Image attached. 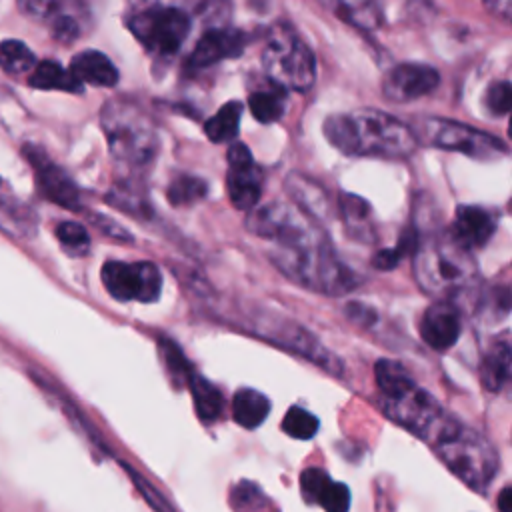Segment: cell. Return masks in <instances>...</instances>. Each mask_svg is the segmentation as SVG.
<instances>
[{"mask_svg": "<svg viewBox=\"0 0 512 512\" xmlns=\"http://www.w3.org/2000/svg\"><path fill=\"white\" fill-rule=\"evenodd\" d=\"M0 232L16 240H32L38 232V216L28 204L0 196Z\"/></svg>", "mask_w": 512, "mask_h": 512, "instance_id": "cell-21", "label": "cell"}, {"mask_svg": "<svg viewBox=\"0 0 512 512\" xmlns=\"http://www.w3.org/2000/svg\"><path fill=\"white\" fill-rule=\"evenodd\" d=\"M106 200H108L110 204H114L118 210L130 212V214L140 216V218H148V216L152 214L146 196H144L142 192L134 190V188L128 186V184L110 190V194L106 196Z\"/></svg>", "mask_w": 512, "mask_h": 512, "instance_id": "cell-34", "label": "cell"}, {"mask_svg": "<svg viewBox=\"0 0 512 512\" xmlns=\"http://www.w3.org/2000/svg\"><path fill=\"white\" fill-rule=\"evenodd\" d=\"M498 508L500 512H512V488L504 486L498 494Z\"/></svg>", "mask_w": 512, "mask_h": 512, "instance_id": "cell-46", "label": "cell"}, {"mask_svg": "<svg viewBox=\"0 0 512 512\" xmlns=\"http://www.w3.org/2000/svg\"><path fill=\"white\" fill-rule=\"evenodd\" d=\"M486 8H490L496 16L508 20L512 16V4L508 0H498V2H486Z\"/></svg>", "mask_w": 512, "mask_h": 512, "instance_id": "cell-45", "label": "cell"}, {"mask_svg": "<svg viewBox=\"0 0 512 512\" xmlns=\"http://www.w3.org/2000/svg\"><path fill=\"white\" fill-rule=\"evenodd\" d=\"M344 314L350 322L362 326V328H368V326H374L376 320H378V314L372 306L368 304H362V302H350L346 304L344 308Z\"/></svg>", "mask_w": 512, "mask_h": 512, "instance_id": "cell-42", "label": "cell"}, {"mask_svg": "<svg viewBox=\"0 0 512 512\" xmlns=\"http://www.w3.org/2000/svg\"><path fill=\"white\" fill-rule=\"evenodd\" d=\"M440 82L436 68L420 62H402L390 68L382 80V94L390 102H412L430 94Z\"/></svg>", "mask_w": 512, "mask_h": 512, "instance_id": "cell-15", "label": "cell"}, {"mask_svg": "<svg viewBox=\"0 0 512 512\" xmlns=\"http://www.w3.org/2000/svg\"><path fill=\"white\" fill-rule=\"evenodd\" d=\"M480 382L490 392H500L510 378V342L508 338L496 340L484 354L478 370Z\"/></svg>", "mask_w": 512, "mask_h": 512, "instance_id": "cell-23", "label": "cell"}, {"mask_svg": "<svg viewBox=\"0 0 512 512\" xmlns=\"http://www.w3.org/2000/svg\"><path fill=\"white\" fill-rule=\"evenodd\" d=\"M56 238L68 252L74 254H84L90 246L88 230L78 222H60L56 226Z\"/></svg>", "mask_w": 512, "mask_h": 512, "instance_id": "cell-37", "label": "cell"}, {"mask_svg": "<svg viewBox=\"0 0 512 512\" xmlns=\"http://www.w3.org/2000/svg\"><path fill=\"white\" fill-rule=\"evenodd\" d=\"M270 262L292 282L328 296H342L362 282V278L338 258L330 238L294 248L274 246Z\"/></svg>", "mask_w": 512, "mask_h": 512, "instance_id": "cell-2", "label": "cell"}, {"mask_svg": "<svg viewBox=\"0 0 512 512\" xmlns=\"http://www.w3.org/2000/svg\"><path fill=\"white\" fill-rule=\"evenodd\" d=\"M68 72L80 84H92L100 88H110L118 82V68L112 60L98 50H82L72 56Z\"/></svg>", "mask_w": 512, "mask_h": 512, "instance_id": "cell-20", "label": "cell"}, {"mask_svg": "<svg viewBox=\"0 0 512 512\" xmlns=\"http://www.w3.org/2000/svg\"><path fill=\"white\" fill-rule=\"evenodd\" d=\"M380 398L382 410L390 420L416 434L418 438L426 440L428 444L450 418V414L442 410L438 400L416 382H410L398 392Z\"/></svg>", "mask_w": 512, "mask_h": 512, "instance_id": "cell-10", "label": "cell"}, {"mask_svg": "<svg viewBox=\"0 0 512 512\" xmlns=\"http://www.w3.org/2000/svg\"><path fill=\"white\" fill-rule=\"evenodd\" d=\"M416 244H418V236L414 232H404L402 240L394 248H386V250L376 252V256L372 258V266L378 268V270H392L408 250L414 252Z\"/></svg>", "mask_w": 512, "mask_h": 512, "instance_id": "cell-38", "label": "cell"}, {"mask_svg": "<svg viewBox=\"0 0 512 512\" xmlns=\"http://www.w3.org/2000/svg\"><path fill=\"white\" fill-rule=\"evenodd\" d=\"M318 504L326 512H348L350 508V490L342 482H330L328 488L322 492Z\"/></svg>", "mask_w": 512, "mask_h": 512, "instance_id": "cell-41", "label": "cell"}, {"mask_svg": "<svg viewBox=\"0 0 512 512\" xmlns=\"http://www.w3.org/2000/svg\"><path fill=\"white\" fill-rule=\"evenodd\" d=\"M496 230V218L482 206H458L454 214V224L450 226V236L464 246L466 250H474L484 246Z\"/></svg>", "mask_w": 512, "mask_h": 512, "instance_id": "cell-18", "label": "cell"}, {"mask_svg": "<svg viewBox=\"0 0 512 512\" xmlns=\"http://www.w3.org/2000/svg\"><path fill=\"white\" fill-rule=\"evenodd\" d=\"M92 220H94V224H96L104 234H108L110 238L122 240V242H132L130 232H126V230H124L122 226H118L114 220H110V218H106V216H102V214H94Z\"/></svg>", "mask_w": 512, "mask_h": 512, "instance_id": "cell-43", "label": "cell"}, {"mask_svg": "<svg viewBox=\"0 0 512 512\" xmlns=\"http://www.w3.org/2000/svg\"><path fill=\"white\" fill-rule=\"evenodd\" d=\"M190 16L176 6L150 4L126 18L134 38L156 58L174 56L190 32Z\"/></svg>", "mask_w": 512, "mask_h": 512, "instance_id": "cell-8", "label": "cell"}, {"mask_svg": "<svg viewBox=\"0 0 512 512\" xmlns=\"http://www.w3.org/2000/svg\"><path fill=\"white\" fill-rule=\"evenodd\" d=\"M320 428L318 418L302 406H292L282 418V430L296 440H310Z\"/></svg>", "mask_w": 512, "mask_h": 512, "instance_id": "cell-33", "label": "cell"}, {"mask_svg": "<svg viewBox=\"0 0 512 512\" xmlns=\"http://www.w3.org/2000/svg\"><path fill=\"white\" fill-rule=\"evenodd\" d=\"M430 446L438 458L474 490H486L498 470V454L490 440L452 416Z\"/></svg>", "mask_w": 512, "mask_h": 512, "instance_id": "cell-5", "label": "cell"}, {"mask_svg": "<svg viewBox=\"0 0 512 512\" xmlns=\"http://www.w3.org/2000/svg\"><path fill=\"white\" fill-rule=\"evenodd\" d=\"M460 312L448 300H438L426 308L418 324L420 338L436 352L450 350L460 338Z\"/></svg>", "mask_w": 512, "mask_h": 512, "instance_id": "cell-17", "label": "cell"}, {"mask_svg": "<svg viewBox=\"0 0 512 512\" xmlns=\"http://www.w3.org/2000/svg\"><path fill=\"white\" fill-rule=\"evenodd\" d=\"M248 40L250 36L244 30L210 28L194 44V50L188 56V66L192 70H200L214 66L220 60L236 58L244 52Z\"/></svg>", "mask_w": 512, "mask_h": 512, "instance_id": "cell-16", "label": "cell"}, {"mask_svg": "<svg viewBox=\"0 0 512 512\" xmlns=\"http://www.w3.org/2000/svg\"><path fill=\"white\" fill-rule=\"evenodd\" d=\"M28 82L32 88L40 90H64L74 94H80L84 90V86L68 72V68L60 66L56 60L36 62Z\"/></svg>", "mask_w": 512, "mask_h": 512, "instance_id": "cell-25", "label": "cell"}, {"mask_svg": "<svg viewBox=\"0 0 512 512\" xmlns=\"http://www.w3.org/2000/svg\"><path fill=\"white\" fill-rule=\"evenodd\" d=\"M322 132L346 156L402 160L412 156L418 146L408 124L376 108L330 114L322 124Z\"/></svg>", "mask_w": 512, "mask_h": 512, "instance_id": "cell-1", "label": "cell"}, {"mask_svg": "<svg viewBox=\"0 0 512 512\" xmlns=\"http://www.w3.org/2000/svg\"><path fill=\"white\" fill-rule=\"evenodd\" d=\"M262 180V170L256 166L250 148L242 142H232L228 146L226 188L234 208L246 212L256 208L262 196Z\"/></svg>", "mask_w": 512, "mask_h": 512, "instance_id": "cell-14", "label": "cell"}, {"mask_svg": "<svg viewBox=\"0 0 512 512\" xmlns=\"http://www.w3.org/2000/svg\"><path fill=\"white\" fill-rule=\"evenodd\" d=\"M330 8L336 18L360 30H374L382 24V12L378 4L372 2H334Z\"/></svg>", "mask_w": 512, "mask_h": 512, "instance_id": "cell-28", "label": "cell"}, {"mask_svg": "<svg viewBox=\"0 0 512 512\" xmlns=\"http://www.w3.org/2000/svg\"><path fill=\"white\" fill-rule=\"evenodd\" d=\"M270 412V400L254 388H240L232 398V418L242 428H258Z\"/></svg>", "mask_w": 512, "mask_h": 512, "instance_id": "cell-24", "label": "cell"}, {"mask_svg": "<svg viewBox=\"0 0 512 512\" xmlns=\"http://www.w3.org/2000/svg\"><path fill=\"white\" fill-rule=\"evenodd\" d=\"M374 378H376V386H378L380 396H390V394L398 392L400 388L408 386L410 382H414L410 372L400 362L388 360V358H380L376 362Z\"/></svg>", "mask_w": 512, "mask_h": 512, "instance_id": "cell-32", "label": "cell"}, {"mask_svg": "<svg viewBox=\"0 0 512 512\" xmlns=\"http://www.w3.org/2000/svg\"><path fill=\"white\" fill-rule=\"evenodd\" d=\"M190 392H192V398H194V408H196V414L202 422H214L218 420V416L222 414V406H224V400H222V394L220 390L208 382L204 376L192 372L190 378L186 380Z\"/></svg>", "mask_w": 512, "mask_h": 512, "instance_id": "cell-27", "label": "cell"}, {"mask_svg": "<svg viewBox=\"0 0 512 512\" xmlns=\"http://www.w3.org/2000/svg\"><path fill=\"white\" fill-rule=\"evenodd\" d=\"M240 118H242V104L238 100H230L222 104L216 110V114L204 122V134L214 144L236 142Z\"/></svg>", "mask_w": 512, "mask_h": 512, "instance_id": "cell-26", "label": "cell"}, {"mask_svg": "<svg viewBox=\"0 0 512 512\" xmlns=\"http://www.w3.org/2000/svg\"><path fill=\"white\" fill-rule=\"evenodd\" d=\"M36 66L34 52L20 40H2L0 42V70L18 76L32 72Z\"/></svg>", "mask_w": 512, "mask_h": 512, "instance_id": "cell-31", "label": "cell"}, {"mask_svg": "<svg viewBox=\"0 0 512 512\" xmlns=\"http://www.w3.org/2000/svg\"><path fill=\"white\" fill-rule=\"evenodd\" d=\"M262 68L270 82L284 92H306L316 80L312 48L286 24L270 30L262 48Z\"/></svg>", "mask_w": 512, "mask_h": 512, "instance_id": "cell-6", "label": "cell"}, {"mask_svg": "<svg viewBox=\"0 0 512 512\" xmlns=\"http://www.w3.org/2000/svg\"><path fill=\"white\" fill-rule=\"evenodd\" d=\"M230 500L238 512H258L268 506V500H266L264 492L260 490V486L246 482V480H242L240 484L234 486Z\"/></svg>", "mask_w": 512, "mask_h": 512, "instance_id": "cell-36", "label": "cell"}, {"mask_svg": "<svg viewBox=\"0 0 512 512\" xmlns=\"http://www.w3.org/2000/svg\"><path fill=\"white\" fill-rule=\"evenodd\" d=\"M106 292L118 302H142L152 304L162 292V274L156 264L108 260L100 272Z\"/></svg>", "mask_w": 512, "mask_h": 512, "instance_id": "cell-11", "label": "cell"}, {"mask_svg": "<svg viewBox=\"0 0 512 512\" xmlns=\"http://www.w3.org/2000/svg\"><path fill=\"white\" fill-rule=\"evenodd\" d=\"M130 474H132V478H134V482L138 484V488H140V492L148 498V502L158 510V512H172L168 506H166V500L160 496V494H156V492H152V486L146 482V480H142V478H138L132 470H130Z\"/></svg>", "mask_w": 512, "mask_h": 512, "instance_id": "cell-44", "label": "cell"}, {"mask_svg": "<svg viewBox=\"0 0 512 512\" xmlns=\"http://www.w3.org/2000/svg\"><path fill=\"white\" fill-rule=\"evenodd\" d=\"M510 82L508 80H496L488 86L484 94V104L492 116H506L510 110Z\"/></svg>", "mask_w": 512, "mask_h": 512, "instance_id": "cell-40", "label": "cell"}, {"mask_svg": "<svg viewBox=\"0 0 512 512\" xmlns=\"http://www.w3.org/2000/svg\"><path fill=\"white\" fill-rule=\"evenodd\" d=\"M338 212L342 222L354 238L360 242L374 240V224H372V208L370 204L356 194H340L338 196Z\"/></svg>", "mask_w": 512, "mask_h": 512, "instance_id": "cell-22", "label": "cell"}, {"mask_svg": "<svg viewBox=\"0 0 512 512\" xmlns=\"http://www.w3.org/2000/svg\"><path fill=\"white\" fill-rule=\"evenodd\" d=\"M254 326L256 332L262 334L264 338L306 356L310 362L322 366L324 370L332 372V374H342V362L338 356H334L328 348L322 346V342L308 332L304 326L296 324L290 318H280L278 314H258L254 316Z\"/></svg>", "mask_w": 512, "mask_h": 512, "instance_id": "cell-12", "label": "cell"}, {"mask_svg": "<svg viewBox=\"0 0 512 512\" xmlns=\"http://www.w3.org/2000/svg\"><path fill=\"white\" fill-rule=\"evenodd\" d=\"M416 142H422L432 148L460 152L476 160H494L508 152L504 140L482 132L470 124L456 122L450 118L424 116L410 126Z\"/></svg>", "mask_w": 512, "mask_h": 512, "instance_id": "cell-7", "label": "cell"}, {"mask_svg": "<svg viewBox=\"0 0 512 512\" xmlns=\"http://www.w3.org/2000/svg\"><path fill=\"white\" fill-rule=\"evenodd\" d=\"M284 186H286L290 198L294 200L296 208L300 212H304L308 218H312L318 224H322L328 218V214H330L328 196L318 182H314L312 178H308L304 174L292 172V174H288Z\"/></svg>", "mask_w": 512, "mask_h": 512, "instance_id": "cell-19", "label": "cell"}, {"mask_svg": "<svg viewBox=\"0 0 512 512\" xmlns=\"http://www.w3.org/2000/svg\"><path fill=\"white\" fill-rule=\"evenodd\" d=\"M100 126L112 158L130 168L154 160L160 138L150 114L130 98H110L100 110Z\"/></svg>", "mask_w": 512, "mask_h": 512, "instance_id": "cell-3", "label": "cell"}, {"mask_svg": "<svg viewBox=\"0 0 512 512\" xmlns=\"http://www.w3.org/2000/svg\"><path fill=\"white\" fill-rule=\"evenodd\" d=\"M286 92L278 86L270 88V90H258L252 92L248 96V106L252 116L262 122V124H270L282 118L284 108H286Z\"/></svg>", "mask_w": 512, "mask_h": 512, "instance_id": "cell-29", "label": "cell"}, {"mask_svg": "<svg viewBox=\"0 0 512 512\" xmlns=\"http://www.w3.org/2000/svg\"><path fill=\"white\" fill-rule=\"evenodd\" d=\"M478 276L472 252L460 246L450 232L418 240L414 248V280L430 296H452Z\"/></svg>", "mask_w": 512, "mask_h": 512, "instance_id": "cell-4", "label": "cell"}, {"mask_svg": "<svg viewBox=\"0 0 512 512\" xmlns=\"http://www.w3.org/2000/svg\"><path fill=\"white\" fill-rule=\"evenodd\" d=\"M246 228L260 238L274 240V244L282 248L306 246L328 238L322 224L282 202L252 208L246 216Z\"/></svg>", "mask_w": 512, "mask_h": 512, "instance_id": "cell-9", "label": "cell"}, {"mask_svg": "<svg viewBox=\"0 0 512 512\" xmlns=\"http://www.w3.org/2000/svg\"><path fill=\"white\" fill-rule=\"evenodd\" d=\"M22 154L28 158L32 170H34V180L40 190V194L68 210H80L82 208V198L80 190L74 184V180L68 176L64 168H60L56 162L50 160V156L36 144H24Z\"/></svg>", "mask_w": 512, "mask_h": 512, "instance_id": "cell-13", "label": "cell"}, {"mask_svg": "<svg viewBox=\"0 0 512 512\" xmlns=\"http://www.w3.org/2000/svg\"><path fill=\"white\" fill-rule=\"evenodd\" d=\"M158 348L162 352V358H164V364H166V370L168 374L172 376L174 382L180 384H186V380L190 378V374L194 372L192 366L188 364L186 356L182 354V350L178 348V344H174L172 340L168 338H160L158 340Z\"/></svg>", "mask_w": 512, "mask_h": 512, "instance_id": "cell-35", "label": "cell"}, {"mask_svg": "<svg viewBox=\"0 0 512 512\" xmlns=\"http://www.w3.org/2000/svg\"><path fill=\"white\" fill-rule=\"evenodd\" d=\"M0 184H2V180H0Z\"/></svg>", "mask_w": 512, "mask_h": 512, "instance_id": "cell-47", "label": "cell"}, {"mask_svg": "<svg viewBox=\"0 0 512 512\" xmlns=\"http://www.w3.org/2000/svg\"><path fill=\"white\" fill-rule=\"evenodd\" d=\"M208 192V186L202 178L192 174H178L170 180L166 188V198L172 206L184 208L200 202Z\"/></svg>", "mask_w": 512, "mask_h": 512, "instance_id": "cell-30", "label": "cell"}, {"mask_svg": "<svg viewBox=\"0 0 512 512\" xmlns=\"http://www.w3.org/2000/svg\"><path fill=\"white\" fill-rule=\"evenodd\" d=\"M332 482V478L320 470V468H306L300 474V490L302 496L310 502V504H318L322 492L328 488V484Z\"/></svg>", "mask_w": 512, "mask_h": 512, "instance_id": "cell-39", "label": "cell"}]
</instances>
